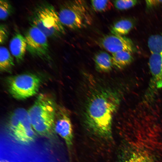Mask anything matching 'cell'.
<instances>
[{"label": "cell", "instance_id": "obj_8", "mask_svg": "<svg viewBox=\"0 0 162 162\" xmlns=\"http://www.w3.org/2000/svg\"><path fill=\"white\" fill-rule=\"evenodd\" d=\"M69 113L65 107L57 106L53 129L64 140L70 150L73 145L74 132Z\"/></svg>", "mask_w": 162, "mask_h": 162}, {"label": "cell", "instance_id": "obj_4", "mask_svg": "<svg viewBox=\"0 0 162 162\" xmlns=\"http://www.w3.org/2000/svg\"><path fill=\"white\" fill-rule=\"evenodd\" d=\"M64 26L73 30L90 25L92 19L89 8L83 0L67 1L62 3L58 12Z\"/></svg>", "mask_w": 162, "mask_h": 162}, {"label": "cell", "instance_id": "obj_22", "mask_svg": "<svg viewBox=\"0 0 162 162\" xmlns=\"http://www.w3.org/2000/svg\"><path fill=\"white\" fill-rule=\"evenodd\" d=\"M146 3L147 7L152 8L162 4V0H147Z\"/></svg>", "mask_w": 162, "mask_h": 162}, {"label": "cell", "instance_id": "obj_12", "mask_svg": "<svg viewBox=\"0 0 162 162\" xmlns=\"http://www.w3.org/2000/svg\"><path fill=\"white\" fill-rule=\"evenodd\" d=\"M149 66L153 78L158 87L162 86V57L160 54H151Z\"/></svg>", "mask_w": 162, "mask_h": 162}, {"label": "cell", "instance_id": "obj_13", "mask_svg": "<svg viewBox=\"0 0 162 162\" xmlns=\"http://www.w3.org/2000/svg\"><path fill=\"white\" fill-rule=\"evenodd\" d=\"M94 60L96 69L98 71L108 72L113 67L111 56L105 51L97 52L94 56Z\"/></svg>", "mask_w": 162, "mask_h": 162}, {"label": "cell", "instance_id": "obj_7", "mask_svg": "<svg viewBox=\"0 0 162 162\" xmlns=\"http://www.w3.org/2000/svg\"><path fill=\"white\" fill-rule=\"evenodd\" d=\"M24 37L27 50L32 56L46 61L51 60L48 38L43 32L31 26L25 32Z\"/></svg>", "mask_w": 162, "mask_h": 162}, {"label": "cell", "instance_id": "obj_21", "mask_svg": "<svg viewBox=\"0 0 162 162\" xmlns=\"http://www.w3.org/2000/svg\"><path fill=\"white\" fill-rule=\"evenodd\" d=\"M9 35V29L4 24H2L0 26V43L1 45L5 44L8 39Z\"/></svg>", "mask_w": 162, "mask_h": 162}, {"label": "cell", "instance_id": "obj_15", "mask_svg": "<svg viewBox=\"0 0 162 162\" xmlns=\"http://www.w3.org/2000/svg\"><path fill=\"white\" fill-rule=\"evenodd\" d=\"M133 26L132 22L129 20H121L112 25L110 28V32L112 34L123 36L130 32Z\"/></svg>", "mask_w": 162, "mask_h": 162}, {"label": "cell", "instance_id": "obj_14", "mask_svg": "<svg viewBox=\"0 0 162 162\" xmlns=\"http://www.w3.org/2000/svg\"><path fill=\"white\" fill-rule=\"evenodd\" d=\"M113 67L121 69L130 65L134 58L132 53L127 51H121L112 54Z\"/></svg>", "mask_w": 162, "mask_h": 162}, {"label": "cell", "instance_id": "obj_23", "mask_svg": "<svg viewBox=\"0 0 162 162\" xmlns=\"http://www.w3.org/2000/svg\"><path fill=\"white\" fill-rule=\"evenodd\" d=\"M160 54L161 55V56H162V53L161 54Z\"/></svg>", "mask_w": 162, "mask_h": 162}, {"label": "cell", "instance_id": "obj_2", "mask_svg": "<svg viewBox=\"0 0 162 162\" xmlns=\"http://www.w3.org/2000/svg\"><path fill=\"white\" fill-rule=\"evenodd\" d=\"M57 106L53 97L41 94L28 111L32 127L39 135L46 136L54 130L53 126Z\"/></svg>", "mask_w": 162, "mask_h": 162}, {"label": "cell", "instance_id": "obj_18", "mask_svg": "<svg viewBox=\"0 0 162 162\" xmlns=\"http://www.w3.org/2000/svg\"><path fill=\"white\" fill-rule=\"evenodd\" d=\"M91 4L93 10L97 12H103L111 9L113 4L110 0H92Z\"/></svg>", "mask_w": 162, "mask_h": 162}, {"label": "cell", "instance_id": "obj_20", "mask_svg": "<svg viewBox=\"0 0 162 162\" xmlns=\"http://www.w3.org/2000/svg\"><path fill=\"white\" fill-rule=\"evenodd\" d=\"M137 1L135 0H119L113 1L114 6L119 10H123L129 9L135 5Z\"/></svg>", "mask_w": 162, "mask_h": 162}, {"label": "cell", "instance_id": "obj_10", "mask_svg": "<svg viewBox=\"0 0 162 162\" xmlns=\"http://www.w3.org/2000/svg\"><path fill=\"white\" fill-rule=\"evenodd\" d=\"M117 162H155L152 155L145 149L129 146L122 151Z\"/></svg>", "mask_w": 162, "mask_h": 162}, {"label": "cell", "instance_id": "obj_5", "mask_svg": "<svg viewBox=\"0 0 162 162\" xmlns=\"http://www.w3.org/2000/svg\"><path fill=\"white\" fill-rule=\"evenodd\" d=\"M8 128L10 135L21 144H29L35 138L28 111L23 108L17 109L11 114Z\"/></svg>", "mask_w": 162, "mask_h": 162}, {"label": "cell", "instance_id": "obj_17", "mask_svg": "<svg viewBox=\"0 0 162 162\" xmlns=\"http://www.w3.org/2000/svg\"><path fill=\"white\" fill-rule=\"evenodd\" d=\"M148 45L151 54L162 53V34L150 36L148 40Z\"/></svg>", "mask_w": 162, "mask_h": 162}, {"label": "cell", "instance_id": "obj_19", "mask_svg": "<svg viewBox=\"0 0 162 162\" xmlns=\"http://www.w3.org/2000/svg\"><path fill=\"white\" fill-rule=\"evenodd\" d=\"M14 12L13 8L10 3L8 0L0 1V19L2 21L6 20Z\"/></svg>", "mask_w": 162, "mask_h": 162}, {"label": "cell", "instance_id": "obj_6", "mask_svg": "<svg viewBox=\"0 0 162 162\" xmlns=\"http://www.w3.org/2000/svg\"><path fill=\"white\" fill-rule=\"evenodd\" d=\"M6 82L11 95L17 99L22 100L37 93L41 80L37 75L26 73L10 76L7 79Z\"/></svg>", "mask_w": 162, "mask_h": 162}, {"label": "cell", "instance_id": "obj_3", "mask_svg": "<svg viewBox=\"0 0 162 162\" xmlns=\"http://www.w3.org/2000/svg\"><path fill=\"white\" fill-rule=\"evenodd\" d=\"M28 19L31 26L38 28L47 38H55L65 33L58 12L48 2L37 4L32 11Z\"/></svg>", "mask_w": 162, "mask_h": 162}, {"label": "cell", "instance_id": "obj_1", "mask_svg": "<svg viewBox=\"0 0 162 162\" xmlns=\"http://www.w3.org/2000/svg\"><path fill=\"white\" fill-rule=\"evenodd\" d=\"M120 101L119 93L112 89L98 87L92 90L86 99L83 112L87 127L96 136L110 139L113 117Z\"/></svg>", "mask_w": 162, "mask_h": 162}, {"label": "cell", "instance_id": "obj_11", "mask_svg": "<svg viewBox=\"0 0 162 162\" xmlns=\"http://www.w3.org/2000/svg\"><path fill=\"white\" fill-rule=\"evenodd\" d=\"M9 46L10 52L16 61L19 63H21L24 60L27 50L24 36L18 32H15L10 41Z\"/></svg>", "mask_w": 162, "mask_h": 162}, {"label": "cell", "instance_id": "obj_16", "mask_svg": "<svg viewBox=\"0 0 162 162\" xmlns=\"http://www.w3.org/2000/svg\"><path fill=\"white\" fill-rule=\"evenodd\" d=\"M14 66V59L5 47H0V70L4 72H10Z\"/></svg>", "mask_w": 162, "mask_h": 162}, {"label": "cell", "instance_id": "obj_9", "mask_svg": "<svg viewBox=\"0 0 162 162\" xmlns=\"http://www.w3.org/2000/svg\"><path fill=\"white\" fill-rule=\"evenodd\" d=\"M100 45L112 54L121 51L133 53L135 50L134 45L129 38L113 34L106 35L99 40Z\"/></svg>", "mask_w": 162, "mask_h": 162}]
</instances>
